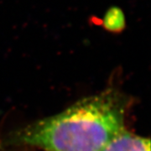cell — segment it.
I'll use <instances>...</instances> for the list:
<instances>
[{
    "label": "cell",
    "instance_id": "cell-1",
    "mask_svg": "<svg viewBox=\"0 0 151 151\" xmlns=\"http://www.w3.org/2000/svg\"><path fill=\"white\" fill-rule=\"evenodd\" d=\"M131 97L108 87L61 113L10 130L0 138L4 150L102 151L124 128Z\"/></svg>",
    "mask_w": 151,
    "mask_h": 151
},
{
    "label": "cell",
    "instance_id": "cell-2",
    "mask_svg": "<svg viewBox=\"0 0 151 151\" xmlns=\"http://www.w3.org/2000/svg\"><path fill=\"white\" fill-rule=\"evenodd\" d=\"M102 151H150V139L124 129L108 142Z\"/></svg>",
    "mask_w": 151,
    "mask_h": 151
},
{
    "label": "cell",
    "instance_id": "cell-3",
    "mask_svg": "<svg viewBox=\"0 0 151 151\" xmlns=\"http://www.w3.org/2000/svg\"><path fill=\"white\" fill-rule=\"evenodd\" d=\"M103 26L109 32L123 31L125 27V18L123 11L119 8H111L104 17Z\"/></svg>",
    "mask_w": 151,
    "mask_h": 151
}]
</instances>
